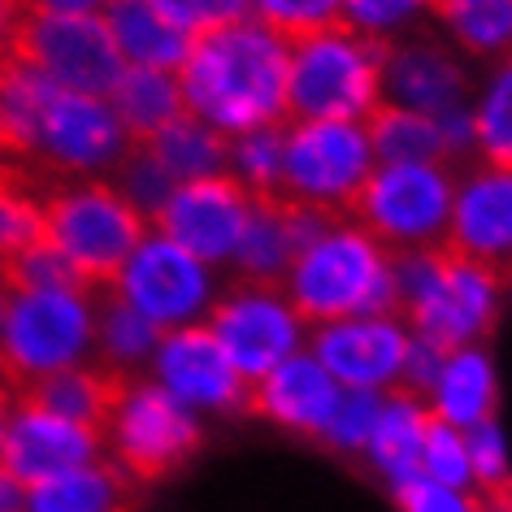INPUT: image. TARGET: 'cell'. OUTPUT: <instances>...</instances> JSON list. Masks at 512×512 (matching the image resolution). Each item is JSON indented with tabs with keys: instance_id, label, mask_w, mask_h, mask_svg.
Masks as SVG:
<instances>
[{
	"instance_id": "1",
	"label": "cell",
	"mask_w": 512,
	"mask_h": 512,
	"mask_svg": "<svg viewBox=\"0 0 512 512\" xmlns=\"http://www.w3.org/2000/svg\"><path fill=\"white\" fill-rule=\"evenodd\" d=\"M287 40L256 18L191 40L178 66L183 109L209 131L235 139L287 122Z\"/></svg>"
},
{
	"instance_id": "2",
	"label": "cell",
	"mask_w": 512,
	"mask_h": 512,
	"mask_svg": "<svg viewBox=\"0 0 512 512\" xmlns=\"http://www.w3.org/2000/svg\"><path fill=\"white\" fill-rule=\"evenodd\" d=\"M391 274L395 317L408 326V335L439 343L443 352L482 343L499 322L504 283L452 248L395 252Z\"/></svg>"
},
{
	"instance_id": "3",
	"label": "cell",
	"mask_w": 512,
	"mask_h": 512,
	"mask_svg": "<svg viewBox=\"0 0 512 512\" xmlns=\"http://www.w3.org/2000/svg\"><path fill=\"white\" fill-rule=\"evenodd\" d=\"M283 296L304 326H326L343 317L395 313L391 252L361 226L339 217L296 252L283 278Z\"/></svg>"
},
{
	"instance_id": "4",
	"label": "cell",
	"mask_w": 512,
	"mask_h": 512,
	"mask_svg": "<svg viewBox=\"0 0 512 512\" xmlns=\"http://www.w3.org/2000/svg\"><path fill=\"white\" fill-rule=\"evenodd\" d=\"M387 40L330 27L287 48V122H369L382 105Z\"/></svg>"
},
{
	"instance_id": "5",
	"label": "cell",
	"mask_w": 512,
	"mask_h": 512,
	"mask_svg": "<svg viewBox=\"0 0 512 512\" xmlns=\"http://www.w3.org/2000/svg\"><path fill=\"white\" fill-rule=\"evenodd\" d=\"M96 300L92 287L14 291L0 326V382L31 391L35 382L96 361Z\"/></svg>"
},
{
	"instance_id": "6",
	"label": "cell",
	"mask_w": 512,
	"mask_h": 512,
	"mask_svg": "<svg viewBox=\"0 0 512 512\" xmlns=\"http://www.w3.org/2000/svg\"><path fill=\"white\" fill-rule=\"evenodd\" d=\"M148 235V217L109 178H74L44 191V243L92 291H105L135 243Z\"/></svg>"
},
{
	"instance_id": "7",
	"label": "cell",
	"mask_w": 512,
	"mask_h": 512,
	"mask_svg": "<svg viewBox=\"0 0 512 512\" xmlns=\"http://www.w3.org/2000/svg\"><path fill=\"white\" fill-rule=\"evenodd\" d=\"M105 460H113L131 482H161L200 452L204 430L187 404L157 387L148 374L122 378L105 426H100Z\"/></svg>"
},
{
	"instance_id": "8",
	"label": "cell",
	"mask_w": 512,
	"mask_h": 512,
	"mask_svg": "<svg viewBox=\"0 0 512 512\" xmlns=\"http://www.w3.org/2000/svg\"><path fill=\"white\" fill-rule=\"evenodd\" d=\"M456 170L443 161H408V165H374L365 187L356 191L348 222H356L369 239L395 252L443 248L452 222Z\"/></svg>"
},
{
	"instance_id": "9",
	"label": "cell",
	"mask_w": 512,
	"mask_h": 512,
	"mask_svg": "<svg viewBox=\"0 0 512 512\" xmlns=\"http://www.w3.org/2000/svg\"><path fill=\"white\" fill-rule=\"evenodd\" d=\"M374 165L378 161L365 122H287L274 200L348 217Z\"/></svg>"
},
{
	"instance_id": "10",
	"label": "cell",
	"mask_w": 512,
	"mask_h": 512,
	"mask_svg": "<svg viewBox=\"0 0 512 512\" xmlns=\"http://www.w3.org/2000/svg\"><path fill=\"white\" fill-rule=\"evenodd\" d=\"M105 291L131 304L161 335H170L183 326H200L222 283H217V270H209L204 261H196L191 252H183L178 243L148 226V235L135 243V252L122 261V270L113 274Z\"/></svg>"
},
{
	"instance_id": "11",
	"label": "cell",
	"mask_w": 512,
	"mask_h": 512,
	"mask_svg": "<svg viewBox=\"0 0 512 512\" xmlns=\"http://www.w3.org/2000/svg\"><path fill=\"white\" fill-rule=\"evenodd\" d=\"M204 326L248 387L278 369L287 356H296L300 343L309 339V326L296 317L283 287L239 283V278L222 283Z\"/></svg>"
},
{
	"instance_id": "12",
	"label": "cell",
	"mask_w": 512,
	"mask_h": 512,
	"mask_svg": "<svg viewBox=\"0 0 512 512\" xmlns=\"http://www.w3.org/2000/svg\"><path fill=\"white\" fill-rule=\"evenodd\" d=\"M126 152H131V139L105 96L53 87L35 122L27 161L53 174L57 183H74V178H109Z\"/></svg>"
},
{
	"instance_id": "13",
	"label": "cell",
	"mask_w": 512,
	"mask_h": 512,
	"mask_svg": "<svg viewBox=\"0 0 512 512\" xmlns=\"http://www.w3.org/2000/svg\"><path fill=\"white\" fill-rule=\"evenodd\" d=\"M14 57L48 83L87 96H109L126 70L100 14H27Z\"/></svg>"
},
{
	"instance_id": "14",
	"label": "cell",
	"mask_w": 512,
	"mask_h": 512,
	"mask_svg": "<svg viewBox=\"0 0 512 512\" xmlns=\"http://www.w3.org/2000/svg\"><path fill=\"white\" fill-rule=\"evenodd\" d=\"M252 217V191L230 174H209L178 183L152 213V230L204 261L209 270H230L243 226Z\"/></svg>"
},
{
	"instance_id": "15",
	"label": "cell",
	"mask_w": 512,
	"mask_h": 512,
	"mask_svg": "<svg viewBox=\"0 0 512 512\" xmlns=\"http://www.w3.org/2000/svg\"><path fill=\"white\" fill-rule=\"evenodd\" d=\"M469 96H473V79L465 70V57L430 22L400 35V40H387L382 105L426 113V118H447L456 109H469Z\"/></svg>"
},
{
	"instance_id": "16",
	"label": "cell",
	"mask_w": 512,
	"mask_h": 512,
	"mask_svg": "<svg viewBox=\"0 0 512 512\" xmlns=\"http://www.w3.org/2000/svg\"><path fill=\"white\" fill-rule=\"evenodd\" d=\"M443 248L512 283V170L486 161H465L456 170L452 222Z\"/></svg>"
},
{
	"instance_id": "17",
	"label": "cell",
	"mask_w": 512,
	"mask_h": 512,
	"mask_svg": "<svg viewBox=\"0 0 512 512\" xmlns=\"http://www.w3.org/2000/svg\"><path fill=\"white\" fill-rule=\"evenodd\" d=\"M408 326L395 313L309 326V356L343 391H391L400 382Z\"/></svg>"
},
{
	"instance_id": "18",
	"label": "cell",
	"mask_w": 512,
	"mask_h": 512,
	"mask_svg": "<svg viewBox=\"0 0 512 512\" xmlns=\"http://www.w3.org/2000/svg\"><path fill=\"white\" fill-rule=\"evenodd\" d=\"M148 378L165 387L191 413H248V382L235 374L226 352L217 348L209 326H183L161 335L148 361Z\"/></svg>"
},
{
	"instance_id": "19",
	"label": "cell",
	"mask_w": 512,
	"mask_h": 512,
	"mask_svg": "<svg viewBox=\"0 0 512 512\" xmlns=\"http://www.w3.org/2000/svg\"><path fill=\"white\" fill-rule=\"evenodd\" d=\"M105 456L100 430L79 426L70 417L48 413L31 395H14V413H9V434H5V460L0 469L22 486H35L57 473L83 469Z\"/></svg>"
},
{
	"instance_id": "20",
	"label": "cell",
	"mask_w": 512,
	"mask_h": 512,
	"mask_svg": "<svg viewBox=\"0 0 512 512\" xmlns=\"http://www.w3.org/2000/svg\"><path fill=\"white\" fill-rule=\"evenodd\" d=\"M339 400H343V387L309 352L287 356L278 369H270L261 382L248 387V413L274 421V426H283L287 434H300V439H322Z\"/></svg>"
},
{
	"instance_id": "21",
	"label": "cell",
	"mask_w": 512,
	"mask_h": 512,
	"mask_svg": "<svg viewBox=\"0 0 512 512\" xmlns=\"http://www.w3.org/2000/svg\"><path fill=\"white\" fill-rule=\"evenodd\" d=\"M100 22L109 27V40L118 48L122 66L178 74V66H183L191 53V35L170 27V22L157 14L152 0H105Z\"/></svg>"
},
{
	"instance_id": "22",
	"label": "cell",
	"mask_w": 512,
	"mask_h": 512,
	"mask_svg": "<svg viewBox=\"0 0 512 512\" xmlns=\"http://www.w3.org/2000/svg\"><path fill=\"white\" fill-rule=\"evenodd\" d=\"M426 421H430V404L421 395H408L400 387L382 391V413L378 426L369 434V465L378 478H387V486L413 482L421 478V439H426Z\"/></svg>"
},
{
	"instance_id": "23",
	"label": "cell",
	"mask_w": 512,
	"mask_h": 512,
	"mask_svg": "<svg viewBox=\"0 0 512 512\" xmlns=\"http://www.w3.org/2000/svg\"><path fill=\"white\" fill-rule=\"evenodd\" d=\"M426 404H430V417H439L456 430H473L495 417V365L482 343L447 352Z\"/></svg>"
},
{
	"instance_id": "24",
	"label": "cell",
	"mask_w": 512,
	"mask_h": 512,
	"mask_svg": "<svg viewBox=\"0 0 512 512\" xmlns=\"http://www.w3.org/2000/svg\"><path fill=\"white\" fill-rule=\"evenodd\" d=\"M131 504L135 482L113 460L100 456L83 469L27 486V508L22 512H131Z\"/></svg>"
},
{
	"instance_id": "25",
	"label": "cell",
	"mask_w": 512,
	"mask_h": 512,
	"mask_svg": "<svg viewBox=\"0 0 512 512\" xmlns=\"http://www.w3.org/2000/svg\"><path fill=\"white\" fill-rule=\"evenodd\" d=\"M430 27L465 61H504L512 53V0H434Z\"/></svg>"
},
{
	"instance_id": "26",
	"label": "cell",
	"mask_w": 512,
	"mask_h": 512,
	"mask_svg": "<svg viewBox=\"0 0 512 512\" xmlns=\"http://www.w3.org/2000/svg\"><path fill=\"white\" fill-rule=\"evenodd\" d=\"M113 113H118L122 131L131 144H148L161 126H170L174 118H183V92H178V74L170 70H144V66H126L122 79L113 83V92L105 96Z\"/></svg>"
},
{
	"instance_id": "27",
	"label": "cell",
	"mask_w": 512,
	"mask_h": 512,
	"mask_svg": "<svg viewBox=\"0 0 512 512\" xmlns=\"http://www.w3.org/2000/svg\"><path fill=\"white\" fill-rule=\"evenodd\" d=\"M291 261H296V243H291L283 204L274 196H252V217H248V226H243L230 274H235L239 283L283 287Z\"/></svg>"
},
{
	"instance_id": "28",
	"label": "cell",
	"mask_w": 512,
	"mask_h": 512,
	"mask_svg": "<svg viewBox=\"0 0 512 512\" xmlns=\"http://www.w3.org/2000/svg\"><path fill=\"white\" fill-rule=\"evenodd\" d=\"M161 343V330L144 322L131 304L100 291L96 300V365H105L113 378L148 374V361Z\"/></svg>"
},
{
	"instance_id": "29",
	"label": "cell",
	"mask_w": 512,
	"mask_h": 512,
	"mask_svg": "<svg viewBox=\"0 0 512 512\" xmlns=\"http://www.w3.org/2000/svg\"><path fill=\"white\" fill-rule=\"evenodd\" d=\"M369 144H374V161L378 165H408V161H443V165H460L447 131L439 118L426 113H408V109H391L378 105L374 118L365 122Z\"/></svg>"
},
{
	"instance_id": "30",
	"label": "cell",
	"mask_w": 512,
	"mask_h": 512,
	"mask_svg": "<svg viewBox=\"0 0 512 512\" xmlns=\"http://www.w3.org/2000/svg\"><path fill=\"white\" fill-rule=\"evenodd\" d=\"M226 135L209 131L204 122H196L191 113L174 118L170 126H161L148 144H139L152 161L170 174V183H191V178H209V174H226Z\"/></svg>"
},
{
	"instance_id": "31",
	"label": "cell",
	"mask_w": 512,
	"mask_h": 512,
	"mask_svg": "<svg viewBox=\"0 0 512 512\" xmlns=\"http://www.w3.org/2000/svg\"><path fill=\"white\" fill-rule=\"evenodd\" d=\"M118 382L122 378H113L105 365L87 361V365L66 369V374H53V378L35 382L31 391H18V395H31V400L44 404L48 413L70 417V421H79V426L100 430V426H105V413H109L113 395H118Z\"/></svg>"
},
{
	"instance_id": "32",
	"label": "cell",
	"mask_w": 512,
	"mask_h": 512,
	"mask_svg": "<svg viewBox=\"0 0 512 512\" xmlns=\"http://www.w3.org/2000/svg\"><path fill=\"white\" fill-rule=\"evenodd\" d=\"M473 118V152L486 165L512 170V57L495 61L469 105Z\"/></svg>"
},
{
	"instance_id": "33",
	"label": "cell",
	"mask_w": 512,
	"mask_h": 512,
	"mask_svg": "<svg viewBox=\"0 0 512 512\" xmlns=\"http://www.w3.org/2000/svg\"><path fill=\"white\" fill-rule=\"evenodd\" d=\"M44 239V191L14 165H0V270Z\"/></svg>"
},
{
	"instance_id": "34",
	"label": "cell",
	"mask_w": 512,
	"mask_h": 512,
	"mask_svg": "<svg viewBox=\"0 0 512 512\" xmlns=\"http://www.w3.org/2000/svg\"><path fill=\"white\" fill-rule=\"evenodd\" d=\"M283 126H261V131L235 135L226 144V174L239 178L252 196H274L278 191V170H283Z\"/></svg>"
},
{
	"instance_id": "35",
	"label": "cell",
	"mask_w": 512,
	"mask_h": 512,
	"mask_svg": "<svg viewBox=\"0 0 512 512\" xmlns=\"http://www.w3.org/2000/svg\"><path fill=\"white\" fill-rule=\"evenodd\" d=\"M469 439V469H473V499L478 504H512V465L504 430L491 421L465 430Z\"/></svg>"
},
{
	"instance_id": "36",
	"label": "cell",
	"mask_w": 512,
	"mask_h": 512,
	"mask_svg": "<svg viewBox=\"0 0 512 512\" xmlns=\"http://www.w3.org/2000/svg\"><path fill=\"white\" fill-rule=\"evenodd\" d=\"M252 18L287 44L343 27V0H252Z\"/></svg>"
},
{
	"instance_id": "37",
	"label": "cell",
	"mask_w": 512,
	"mask_h": 512,
	"mask_svg": "<svg viewBox=\"0 0 512 512\" xmlns=\"http://www.w3.org/2000/svg\"><path fill=\"white\" fill-rule=\"evenodd\" d=\"M434 0H343V27L369 40H400L430 22Z\"/></svg>"
},
{
	"instance_id": "38",
	"label": "cell",
	"mask_w": 512,
	"mask_h": 512,
	"mask_svg": "<svg viewBox=\"0 0 512 512\" xmlns=\"http://www.w3.org/2000/svg\"><path fill=\"white\" fill-rule=\"evenodd\" d=\"M421 478L473 495V469H469L465 430L447 426V421H439V417L426 421V439H421Z\"/></svg>"
},
{
	"instance_id": "39",
	"label": "cell",
	"mask_w": 512,
	"mask_h": 512,
	"mask_svg": "<svg viewBox=\"0 0 512 512\" xmlns=\"http://www.w3.org/2000/svg\"><path fill=\"white\" fill-rule=\"evenodd\" d=\"M382 413V391H343V400L330 417V426L322 434V443L339 456H356L369 447V434L378 426Z\"/></svg>"
},
{
	"instance_id": "40",
	"label": "cell",
	"mask_w": 512,
	"mask_h": 512,
	"mask_svg": "<svg viewBox=\"0 0 512 512\" xmlns=\"http://www.w3.org/2000/svg\"><path fill=\"white\" fill-rule=\"evenodd\" d=\"M5 283L9 291H61V287H87L79 274L66 265V256H61L57 248H48V243H31L22 256H14V261L5 265Z\"/></svg>"
},
{
	"instance_id": "41",
	"label": "cell",
	"mask_w": 512,
	"mask_h": 512,
	"mask_svg": "<svg viewBox=\"0 0 512 512\" xmlns=\"http://www.w3.org/2000/svg\"><path fill=\"white\" fill-rule=\"evenodd\" d=\"M109 183L118 187L122 196L131 200L135 209L148 217V222H152V213H157L161 204H165V196H170V191H174L170 174H165L161 165L152 161V157H148V152L139 148V144H131V152H126V157H122V165L109 174Z\"/></svg>"
},
{
	"instance_id": "42",
	"label": "cell",
	"mask_w": 512,
	"mask_h": 512,
	"mask_svg": "<svg viewBox=\"0 0 512 512\" xmlns=\"http://www.w3.org/2000/svg\"><path fill=\"white\" fill-rule=\"evenodd\" d=\"M157 5V14L178 27L191 40H200V35L209 31H222L230 22H243L252 18V0H152Z\"/></svg>"
},
{
	"instance_id": "43",
	"label": "cell",
	"mask_w": 512,
	"mask_h": 512,
	"mask_svg": "<svg viewBox=\"0 0 512 512\" xmlns=\"http://www.w3.org/2000/svg\"><path fill=\"white\" fill-rule=\"evenodd\" d=\"M395 504H400V512H482V504L469 491H452V486H439L430 478L395 486Z\"/></svg>"
},
{
	"instance_id": "44",
	"label": "cell",
	"mask_w": 512,
	"mask_h": 512,
	"mask_svg": "<svg viewBox=\"0 0 512 512\" xmlns=\"http://www.w3.org/2000/svg\"><path fill=\"white\" fill-rule=\"evenodd\" d=\"M443 361H447V352L439 348V343L408 335L404 365H400V382H395V387L408 391V395H421V400H426L430 387H434V378H439V369H443Z\"/></svg>"
},
{
	"instance_id": "45",
	"label": "cell",
	"mask_w": 512,
	"mask_h": 512,
	"mask_svg": "<svg viewBox=\"0 0 512 512\" xmlns=\"http://www.w3.org/2000/svg\"><path fill=\"white\" fill-rule=\"evenodd\" d=\"M22 27H27V5L22 0H0V61L14 57Z\"/></svg>"
},
{
	"instance_id": "46",
	"label": "cell",
	"mask_w": 512,
	"mask_h": 512,
	"mask_svg": "<svg viewBox=\"0 0 512 512\" xmlns=\"http://www.w3.org/2000/svg\"><path fill=\"white\" fill-rule=\"evenodd\" d=\"M27 14H100L105 0H22Z\"/></svg>"
},
{
	"instance_id": "47",
	"label": "cell",
	"mask_w": 512,
	"mask_h": 512,
	"mask_svg": "<svg viewBox=\"0 0 512 512\" xmlns=\"http://www.w3.org/2000/svg\"><path fill=\"white\" fill-rule=\"evenodd\" d=\"M22 508H27V486L0 469V512H22Z\"/></svg>"
},
{
	"instance_id": "48",
	"label": "cell",
	"mask_w": 512,
	"mask_h": 512,
	"mask_svg": "<svg viewBox=\"0 0 512 512\" xmlns=\"http://www.w3.org/2000/svg\"><path fill=\"white\" fill-rule=\"evenodd\" d=\"M14 387L0 382V460H5V434H9V413H14Z\"/></svg>"
},
{
	"instance_id": "49",
	"label": "cell",
	"mask_w": 512,
	"mask_h": 512,
	"mask_svg": "<svg viewBox=\"0 0 512 512\" xmlns=\"http://www.w3.org/2000/svg\"><path fill=\"white\" fill-rule=\"evenodd\" d=\"M9 296H14V291H9L5 274H0V326H5V309H9Z\"/></svg>"
},
{
	"instance_id": "50",
	"label": "cell",
	"mask_w": 512,
	"mask_h": 512,
	"mask_svg": "<svg viewBox=\"0 0 512 512\" xmlns=\"http://www.w3.org/2000/svg\"><path fill=\"white\" fill-rule=\"evenodd\" d=\"M482 512H512V504H482Z\"/></svg>"
},
{
	"instance_id": "51",
	"label": "cell",
	"mask_w": 512,
	"mask_h": 512,
	"mask_svg": "<svg viewBox=\"0 0 512 512\" xmlns=\"http://www.w3.org/2000/svg\"><path fill=\"white\" fill-rule=\"evenodd\" d=\"M0 157H5V126H0Z\"/></svg>"
},
{
	"instance_id": "52",
	"label": "cell",
	"mask_w": 512,
	"mask_h": 512,
	"mask_svg": "<svg viewBox=\"0 0 512 512\" xmlns=\"http://www.w3.org/2000/svg\"><path fill=\"white\" fill-rule=\"evenodd\" d=\"M508 57H512V53H508Z\"/></svg>"
}]
</instances>
